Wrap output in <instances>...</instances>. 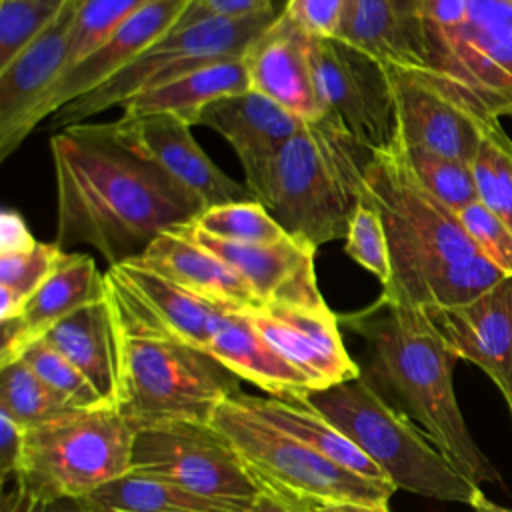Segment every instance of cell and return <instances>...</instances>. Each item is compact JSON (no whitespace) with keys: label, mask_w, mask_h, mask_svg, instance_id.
Masks as SVG:
<instances>
[{"label":"cell","mask_w":512,"mask_h":512,"mask_svg":"<svg viewBox=\"0 0 512 512\" xmlns=\"http://www.w3.org/2000/svg\"><path fill=\"white\" fill-rule=\"evenodd\" d=\"M56 182V244H86L108 266L140 256L164 230L194 220L202 206L154 162L128 150L100 122L50 136Z\"/></svg>","instance_id":"6da1fadb"},{"label":"cell","mask_w":512,"mask_h":512,"mask_svg":"<svg viewBox=\"0 0 512 512\" xmlns=\"http://www.w3.org/2000/svg\"><path fill=\"white\" fill-rule=\"evenodd\" d=\"M246 90H250L246 62L244 56H236L206 64L158 88L136 94L126 100L120 110L126 116L172 114L196 126L198 116L208 104Z\"/></svg>","instance_id":"83f0119b"},{"label":"cell","mask_w":512,"mask_h":512,"mask_svg":"<svg viewBox=\"0 0 512 512\" xmlns=\"http://www.w3.org/2000/svg\"><path fill=\"white\" fill-rule=\"evenodd\" d=\"M372 156V148L326 112L302 122L252 196L290 236L320 248L346 238L352 212L364 198Z\"/></svg>","instance_id":"5b68a950"},{"label":"cell","mask_w":512,"mask_h":512,"mask_svg":"<svg viewBox=\"0 0 512 512\" xmlns=\"http://www.w3.org/2000/svg\"><path fill=\"white\" fill-rule=\"evenodd\" d=\"M152 0H78L66 72L90 54L120 22Z\"/></svg>","instance_id":"74e56055"},{"label":"cell","mask_w":512,"mask_h":512,"mask_svg":"<svg viewBox=\"0 0 512 512\" xmlns=\"http://www.w3.org/2000/svg\"><path fill=\"white\" fill-rule=\"evenodd\" d=\"M384 66L394 98L396 138L472 164L488 124L498 120L484 118L456 100L424 70Z\"/></svg>","instance_id":"4fadbf2b"},{"label":"cell","mask_w":512,"mask_h":512,"mask_svg":"<svg viewBox=\"0 0 512 512\" xmlns=\"http://www.w3.org/2000/svg\"><path fill=\"white\" fill-rule=\"evenodd\" d=\"M342 40L382 64L428 70L426 26L418 0H350Z\"/></svg>","instance_id":"d4e9b609"},{"label":"cell","mask_w":512,"mask_h":512,"mask_svg":"<svg viewBox=\"0 0 512 512\" xmlns=\"http://www.w3.org/2000/svg\"><path fill=\"white\" fill-rule=\"evenodd\" d=\"M424 312L458 360L492 378L512 416V276L468 304Z\"/></svg>","instance_id":"ac0fdd59"},{"label":"cell","mask_w":512,"mask_h":512,"mask_svg":"<svg viewBox=\"0 0 512 512\" xmlns=\"http://www.w3.org/2000/svg\"><path fill=\"white\" fill-rule=\"evenodd\" d=\"M104 296L106 274H100L94 258L66 250L52 274L26 300L20 316L0 322V366L18 360L32 342L44 338L60 320Z\"/></svg>","instance_id":"7402d4cb"},{"label":"cell","mask_w":512,"mask_h":512,"mask_svg":"<svg viewBox=\"0 0 512 512\" xmlns=\"http://www.w3.org/2000/svg\"><path fill=\"white\" fill-rule=\"evenodd\" d=\"M474 510H476V512H512V510H506V508H502V506L494 504V502H492V500H488L486 496H482V498L476 502Z\"/></svg>","instance_id":"681fc988"},{"label":"cell","mask_w":512,"mask_h":512,"mask_svg":"<svg viewBox=\"0 0 512 512\" xmlns=\"http://www.w3.org/2000/svg\"><path fill=\"white\" fill-rule=\"evenodd\" d=\"M244 512H314V506L294 502L268 490H260L244 508Z\"/></svg>","instance_id":"7dc6e473"},{"label":"cell","mask_w":512,"mask_h":512,"mask_svg":"<svg viewBox=\"0 0 512 512\" xmlns=\"http://www.w3.org/2000/svg\"><path fill=\"white\" fill-rule=\"evenodd\" d=\"M204 234L234 244H270L288 236L258 200H236L204 208L190 220Z\"/></svg>","instance_id":"836d02e7"},{"label":"cell","mask_w":512,"mask_h":512,"mask_svg":"<svg viewBox=\"0 0 512 512\" xmlns=\"http://www.w3.org/2000/svg\"><path fill=\"white\" fill-rule=\"evenodd\" d=\"M274 18L276 12L240 20L200 18L190 0L182 20L168 34L150 44L110 80L62 106L48 118L50 126L60 130L88 122L100 112L120 108L136 94L158 88L206 64L244 56L254 38Z\"/></svg>","instance_id":"9c48e42d"},{"label":"cell","mask_w":512,"mask_h":512,"mask_svg":"<svg viewBox=\"0 0 512 512\" xmlns=\"http://www.w3.org/2000/svg\"><path fill=\"white\" fill-rule=\"evenodd\" d=\"M500 2H504L506 6H510V8H512V0H500Z\"/></svg>","instance_id":"f907efd6"},{"label":"cell","mask_w":512,"mask_h":512,"mask_svg":"<svg viewBox=\"0 0 512 512\" xmlns=\"http://www.w3.org/2000/svg\"><path fill=\"white\" fill-rule=\"evenodd\" d=\"M246 314L254 328L312 380L314 390L360 376L358 364L342 342L340 320L328 304L318 308L264 304Z\"/></svg>","instance_id":"e0dca14e"},{"label":"cell","mask_w":512,"mask_h":512,"mask_svg":"<svg viewBox=\"0 0 512 512\" xmlns=\"http://www.w3.org/2000/svg\"><path fill=\"white\" fill-rule=\"evenodd\" d=\"M206 352L238 380L262 388L272 398L304 400L314 390L312 380L254 328L246 312H228Z\"/></svg>","instance_id":"cb8c5ba5"},{"label":"cell","mask_w":512,"mask_h":512,"mask_svg":"<svg viewBox=\"0 0 512 512\" xmlns=\"http://www.w3.org/2000/svg\"><path fill=\"white\" fill-rule=\"evenodd\" d=\"M478 200L512 230V140L500 122L488 124L472 162Z\"/></svg>","instance_id":"e575fe53"},{"label":"cell","mask_w":512,"mask_h":512,"mask_svg":"<svg viewBox=\"0 0 512 512\" xmlns=\"http://www.w3.org/2000/svg\"><path fill=\"white\" fill-rule=\"evenodd\" d=\"M106 130L128 150L154 162L204 208L254 200L244 182L220 170L192 136V126L172 114H122L104 122Z\"/></svg>","instance_id":"5bb4252c"},{"label":"cell","mask_w":512,"mask_h":512,"mask_svg":"<svg viewBox=\"0 0 512 512\" xmlns=\"http://www.w3.org/2000/svg\"><path fill=\"white\" fill-rule=\"evenodd\" d=\"M190 0H152L124 22H120L90 54L60 76L46 96L40 122H46L62 106L98 88L150 44L168 34L184 16Z\"/></svg>","instance_id":"d6986e66"},{"label":"cell","mask_w":512,"mask_h":512,"mask_svg":"<svg viewBox=\"0 0 512 512\" xmlns=\"http://www.w3.org/2000/svg\"><path fill=\"white\" fill-rule=\"evenodd\" d=\"M0 410L30 428L72 408L18 358L0 366Z\"/></svg>","instance_id":"d6a6232c"},{"label":"cell","mask_w":512,"mask_h":512,"mask_svg":"<svg viewBox=\"0 0 512 512\" xmlns=\"http://www.w3.org/2000/svg\"><path fill=\"white\" fill-rule=\"evenodd\" d=\"M244 400L264 420L298 438L330 462L368 480L388 482L384 472L334 422L312 408L306 400H286L272 396L262 398L246 392Z\"/></svg>","instance_id":"f1b7e54d"},{"label":"cell","mask_w":512,"mask_h":512,"mask_svg":"<svg viewBox=\"0 0 512 512\" xmlns=\"http://www.w3.org/2000/svg\"><path fill=\"white\" fill-rule=\"evenodd\" d=\"M372 354L370 368L400 402V410L472 482H498L500 474L474 442L454 394V364L428 314L412 304L380 298L338 318Z\"/></svg>","instance_id":"3957f363"},{"label":"cell","mask_w":512,"mask_h":512,"mask_svg":"<svg viewBox=\"0 0 512 512\" xmlns=\"http://www.w3.org/2000/svg\"><path fill=\"white\" fill-rule=\"evenodd\" d=\"M344 252L364 270L374 274L382 286L390 282L392 260L388 238L378 210L366 198H362L352 212L344 238Z\"/></svg>","instance_id":"f35d334b"},{"label":"cell","mask_w":512,"mask_h":512,"mask_svg":"<svg viewBox=\"0 0 512 512\" xmlns=\"http://www.w3.org/2000/svg\"><path fill=\"white\" fill-rule=\"evenodd\" d=\"M86 512H244L248 504L200 496L166 478L134 472L80 498Z\"/></svg>","instance_id":"f546056e"},{"label":"cell","mask_w":512,"mask_h":512,"mask_svg":"<svg viewBox=\"0 0 512 512\" xmlns=\"http://www.w3.org/2000/svg\"><path fill=\"white\" fill-rule=\"evenodd\" d=\"M106 300L118 340V410L136 428L176 420L210 422L218 404L240 392L230 370L172 334L110 268Z\"/></svg>","instance_id":"277c9868"},{"label":"cell","mask_w":512,"mask_h":512,"mask_svg":"<svg viewBox=\"0 0 512 512\" xmlns=\"http://www.w3.org/2000/svg\"><path fill=\"white\" fill-rule=\"evenodd\" d=\"M202 18L240 20L274 12V0H192Z\"/></svg>","instance_id":"ee69618b"},{"label":"cell","mask_w":512,"mask_h":512,"mask_svg":"<svg viewBox=\"0 0 512 512\" xmlns=\"http://www.w3.org/2000/svg\"><path fill=\"white\" fill-rule=\"evenodd\" d=\"M196 126L214 130L230 144L244 170V184L252 194L268 164L298 132L302 120L272 98L250 88L208 104L198 116Z\"/></svg>","instance_id":"44dd1931"},{"label":"cell","mask_w":512,"mask_h":512,"mask_svg":"<svg viewBox=\"0 0 512 512\" xmlns=\"http://www.w3.org/2000/svg\"><path fill=\"white\" fill-rule=\"evenodd\" d=\"M350 0H286L282 12L310 38H342Z\"/></svg>","instance_id":"60d3db41"},{"label":"cell","mask_w":512,"mask_h":512,"mask_svg":"<svg viewBox=\"0 0 512 512\" xmlns=\"http://www.w3.org/2000/svg\"><path fill=\"white\" fill-rule=\"evenodd\" d=\"M70 0H0V68L64 12Z\"/></svg>","instance_id":"8d00e7d4"},{"label":"cell","mask_w":512,"mask_h":512,"mask_svg":"<svg viewBox=\"0 0 512 512\" xmlns=\"http://www.w3.org/2000/svg\"><path fill=\"white\" fill-rule=\"evenodd\" d=\"M2 512H86L80 498L46 496L14 478V486L2 498Z\"/></svg>","instance_id":"b9f144b4"},{"label":"cell","mask_w":512,"mask_h":512,"mask_svg":"<svg viewBox=\"0 0 512 512\" xmlns=\"http://www.w3.org/2000/svg\"><path fill=\"white\" fill-rule=\"evenodd\" d=\"M396 142L418 182L454 214L478 200L472 164L420 146L402 144L398 138Z\"/></svg>","instance_id":"1f68e13d"},{"label":"cell","mask_w":512,"mask_h":512,"mask_svg":"<svg viewBox=\"0 0 512 512\" xmlns=\"http://www.w3.org/2000/svg\"><path fill=\"white\" fill-rule=\"evenodd\" d=\"M364 198L378 210L392 260L382 296L422 310L468 304L504 274L476 248L458 216L410 170L396 138L374 150Z\"/></svg>","instance_id":"7a4b0ae2"},{"label":"cell","mask_w":512,"mask_h":512,"mask_svg":"<svg viewBox=\"0 0 512 512\" xmlns=\"http://www.w3.org/2000/svg\"><path fill=\"white\" fill-rule=\"evenodd\" d=\"M44 340L64 354L90 380L108 406L118 408V340L106 296L60 320L52 330H48Z\"/></svg>","instance_id":"484cf974"},{"label":"cell","mask_w":512,"mask_h":512,"mask_svg":"<svg viewBox=\"0 0 512 512\" xmlns=\"http://www.w3.org/2000/svg\"><path fill=\"white\" fill-rule=\"evenodd\" d=\"M132 260L224 310L250 312L262 306L248 284L224 260L200 246L182 224L160 232Z\"/></svg>","instance_id":"603a6c76"},{"label":"cell","mask_w":512,"mask_h":512,"mask_svg":"<svg viewBox=\"0 0 512 512\" xmlns=\"http://www.w3.org/2000/svg\"><path fill=\"white\" fill-rule=\"evenodd\" d=\"M314 512H390L388 504H364V502H328L316 504Z\"/></svg>","instance_id":"c3c4849f"},{"label":"cell","mask_w":512,"mask_h":512,"mask_svg":"<svg viewBox=\"0 0 512 512\" xmlns=\"http://www.w3.org/2000/svg\"><path fill=\"white\" fill-rule=\"evenodd\" d=\"M36 242L30 234L24 218L16 210H4L0 214V252H12L28 248Z\"/></svg>","instance_id":"bcb514c9"},{"label":"cell","mask_w":512,"mask_h":512,"mask_svg":"<svg viewBox=\"0 0 512 512\" xmlns=\"http://www.w3.org/2000/svg\"><path fill=\"white\" fill-rule=\"evenodd\" d=\"M66 250L56 242L0 252V322L20 316L26 300L52 274Z\"/></svg>","instance_id":"4dcf8cb0"},{"label":"cell","mask_w":512,"mask_h":512,"mask_svg":"<svg viewBox=\"0 0 512 512\" xmlns=\"http://www.w3.org/2000/svg\"><path fill=\"white\" fill-rule=\"evenodd\" d=\"M182 228L206 250L224 260L254 292L260 304L326 306L316 278V246L286 236L270 244H234L212 238L192 222Z\"/></svg>","instance_id":"2e32d148"},{"label":"cell","mask_w":512,"mask_h":512,"mask_svg":"<svg viewBox=\"0 0 512 512\" xmlns=\"http://www.w3.org/2000/svg\"><path fill=\"white\" fill-rule=\"evenodd\" d=\"M460 224L476 248L504 274L512 276V230L480 200L472 202L458 214Z\"/></svg>","instance_id":"ab89813d"},{"label":"cell","mask_w":512,"mask_h":512,"mask_svg":"<svg viewBox=\"0 0 512 512\" xmlns=\"http://www.w3.org/2000/svg\"><path fill=\"white\" fill-rule=\"evenodd\" d=\"M200 496L250 504L260 492L230 442L210 422H160L136 428L132 468Z\"/></svg>","instance_id":"8fae6325"},{"label":"cell","mask_w":512,"mask_h":512,"mask_svg":"<svg viewBox=\"0 0 512 512\" xmlns=\"http://www.w3.org/2000/svg\"><path fill=\"white\" fill-rule=\"evenodd\" d=\"M250 88L272 98L302 122L326 114L314 82L310 36L282 10L244 52Z\"/></svg>","instance_id":"ffe728a7"},{"label":"cell","mask_w":512,"mask_h":512,"mask_svg":"<svg viewBox=\"0 0 512 512\" xmlns=\"http://www.w3.org/2000/svg\"><path fill=\"white\" fill-rule=\"evenodd\" d=\"M136 426L114 406L66 410L26 428L20 472L32 490L86 498L132 468Z\"/></svg>","instance_id":"ba28073f"},{"label":"cell","mask_w":512,"mask_h":512,"mask_svg":"<svg viewBox=\"0 0 512 512\" xmlns=\"http://www.w3.org/2000/svg\"><path fill=\"white\" fill-rule=\"evenodd\" d=\"M210 424L230 442L240 462L260 490H268L300 504L328 502L388 504L394 494L390 482L358 476L264 420L236 392L218 404Z\"/></svg>","instance_id":"52a82bcc"},{"label":"cell","mask_w":512,"mask_h":512,"mask_svg":"<svg viewBox=\"0 0 512 512\" xmlns=\"http://www.w3.org/2000/svg\"><path fill=\"white\" fill-rule=\"evenodd\" d=\"M318 98L356 140L372 150L396 138V116L386 66L342 38H310Z\"/></svg>","instance_id":"7c38bea8"},{"label":"cell","mask_w":512,"mask_h":512,"mask_svg":"<svg viewBox=\"0 0 512 512\" xmlns=\"http://www.w3.org/2000/svg\"><path fill=\"white\" fill-rule=\"evenodd\" d=\"M70 408L90 410L108 406L90 380L44 338L32 342L20 356Z\"/></svg>","instance_id":"d590c367"},{"label":"cell","mask_w":512,"mask_h":512,"mask_svg":"<svg viewBox=\"0 0 512 512\" xmlns=\"http://www.w3.org/2000/svg\"><path fill=\"white\" fill-rule=\"evenodd\" d=\"M180 340L206 350L220 322L230 310L178 286L162 274L126 260L108 266Z\"/></svg>","instance_id":"4316f807"},{"label":"cell","mask_w":512,"mask_h":512,"mask_svg":"<svg viewBox=\"0 0 512 512\" xmlns=\"http://www.w3.org/2000/svg\"><path fill=\"white\" fill-rule=\"evenodd\" d=\"M26 428L0 410V478L16 476L22 466Z\"/></svg>","instance_id":"7bdbcfd3"},{"label":"cell","mask_w":512,"mask_h":512,"mask_svg":"<svg viewBox=\"0 0 512 512\" xmlns=\"http://www.w3.org/2000/svg\"><path fill=\"white\" fill-rule=\"evenodd\" d=\"M76 6L78 0H70L54 24L0 68V160L14 154L42 124V104L66 72Z\"/></svg>","instance_id":"9a60e30c"},{"label":"cell","mask_w":512,"mask_h":512,"mask_svg":"<svg viewBox=\"0 0 512 512\" xmlns=\"http://www.w3.org/2000/svg\"><path fill=\"white\" fill-rule=\"evenodd\" d=\"M304 400L334 422L396 490L472 508L484 496L480 486L462 474L402 410L388 404L362 374L312 390Z\"/></svg>","instance_id":"8992f818"},{"label":"cell","mask_w":512,"mask_h":512,"mask_svg":"<svg viewBox=\"0 0 512 512\" xmlns=\"http://www.w3.org/2000/svg\"><path fill=\"white\" fill-rule=\"evenodd\" d=\"M418 8L424 24L450 28L460 26L466 20V0H418Z\"/></svg>","instance_id":"f6af8a7d"},{"label":"cell","mask_w":512,"mask_h":512,"mask_svg":"<svg viewBox=\"0 0 512 512\" xmlns=\"http://www.w3.org/2000/svg\"><path fill=\"white\" fill-rule=\"evenodd\" d=\"M466 2L460 26L424 24V72L484 118L512 116V8L500 0Z\"/></svg>","instance_id":"30bf717a"}]
</instances>
